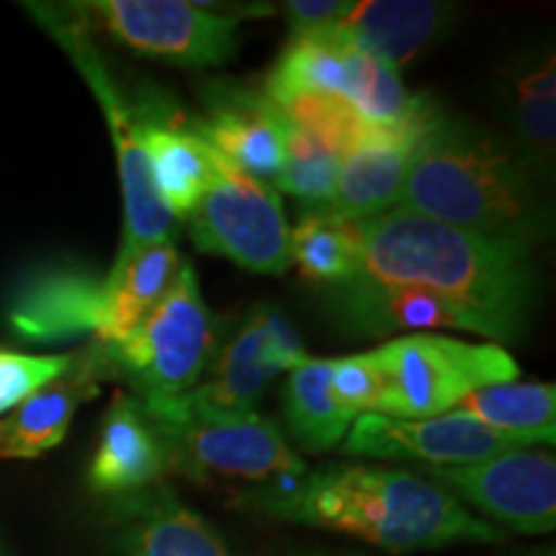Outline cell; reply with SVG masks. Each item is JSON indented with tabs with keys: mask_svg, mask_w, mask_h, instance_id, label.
<instances>
[{
	"mask_svg": "<svg viewBox=\"0 0 556 556\" xmlns=\"http://www.w3.org/2000/svg\"><path fill=\"white\" fill-rule=\"evenodd\" d=\"M368 60L371 54L328 34L289 37V45L268 73L263 93L274 103L307 93L343 96L353 103Z\"/></svg>",
	"mask_w": 556,
	"mask_h": 556,
	"instance_id": "obj_22",
	"label": "cell"
},
{
	"mask_svg": "<svg viewBox=\"0 0 556 556\" xmlns=\"http://www.w3.org/2000/svg\"><path fill=\"white\" fill-rule=\"evenodd\" d=\"M103 348L114 374H124L137 387L139 400L191 392L217 348L214 317L191 263L184 261L168 294L127 338Z\"/></svg>",
	"mask_w": 556,
	"mask_h": 556,
	"instance_id": "obj_7",
	"label": "cell"
},
{
	"mask_svg": "<svg viewBox=\"0 0 556 556\" xmlns=\"http://www.w3.org/2000/svg\"><path fill=\"white\" fill-rule=\"evenodd\" d=\"M278 374L266 353V302L250 307L240 330L208 361L204 377L191 389V400L219 409H255L268 381Z\"/></svg>",
	"mask_w": 556,
	"mask_h": 556,
	"instance_id": "obj_23",
	"label": "cell"
},
{
	"mask_svg": "<svg viewBox=\"0 0 556 556\" xmlns=\"http://www.w3.org/2000/svg\"><path fill=\"white\" fill-rule=\"evenodd\" d=\"M289 258L302 278L338 287L361 270L358 222L332 208H307L289 235Z\"/></svg>",
	"mask_w": 556,
	"mask_h": 556,
	"instance_id": "obj_26",
	"label": "cell"
},
{
	"mask_svg": "<svg viewBox=\"0 0 556 556\" xmlns=\"http://www.w3.org/2000/svg\"><path fill=\"white\" fill-rule=\"evenodd\" d=\"M546 443L539 435L503 433L475 417L451 409L426 420H405L379 413L358 415L340 451L348 456L420 462L428 467H467L486 458Z\"/></svg>",
	"mask_w": 556,
	"mask_h": 556,
	"instance_id": "obj_10",
	"label": "cell"
},
{
	"mask_svg": "<svg viewBox=\"0 0 556 556\" xmlns=\"http://www.w3.org/2000/svg\"><path fill=\"white\" fill-rule=\"evenodd\" d=\"M454 18V5L435 0H361L336 26L317 34L345 41L400 73L446 37Z\"/></svg>",
	"mask_w": 556,
	"mask_h": 556,
	"instance_id": "obj_16",
	"label": "cell"
},
{
	"mask_svg": "<svg viewBox=\"0 0 556 556\" xmlns=\"http://www.w3.org/2000/svg\"><path fill=\"white\" fill-rule=\"evenodd\" d=\"M111 528L119 556H232L208 520L165 482L114 497Z\"/></svg>",
	"mask_w": 556,
	"mask_h": 556,
	"instance_id": "obj_15",
	"label": "cell"
},
{
	"mask_svg": "<svg viewBox=\"0 0 556 556\" xmlns=\"http://www.w3.org/2000/svg\"><path fill=\"white\" fill-rule=\"evenodd\" d=\"M503 433L539 435L546 443L556 438V387L533 381H503L467 394L454 407Z\"/></svg>",
	"mask_w": 556,
	"mask_h": 556,
	"instance_id": "obj_28",
	"label": "cell"
},
{
	"mask_svg": "<svg viewBox=\"0 0 556 556\" xmlns=\"http://www.w3.org/2000/svg\"><path fill=\"white\" fill-rule=\"evenodd\" d=\"M238 503L266 518L345 533L387 552L505 541L497 526L475 516L441 484L366 464H328L253 484Z\"/></svg>",
	"mask_w": 556,
	"mask_h": 556,
	"instance_id": "obj_1",
	"label": "cell"
},
{
	"mask_svg": "<svg viewBox=\"0 0 556 556\" xmlns=\"http://www.w3.org/2000/svg\"><path fill=\"white\" fill-rule=\"evenodd\" d=\"M31 16L58 39V45L67 52L73 65L78 67L83 80L88 83L90 93L99 101L103 122H106L111 144L116 150L119 165V184L124 201V229L119 250H129L144 242L170 238L173 217L160 204L152 189L148 160H144L142 142H139V119L135 103L127 101L124 90L111 78L106 60L99 47L93 45L90 29L75 13L73 5H29Z\"/></svg>",
	"mask_w": 556,
	"mask_h": 556,
	"instance_id": "obj_6",
	"label": "cell"
},
{
	"mask_svg": "<svg viewBox=\"0 0 556 556\" xmlns=\"http://www.w3.org/2000/svg\"><path fill=\"white\" fill-rule=\"evenodd\" d=\"M338 157L283 114V173L276 191L304 201L309 208L330 206L336 193Z\"/></svg>",
	"mask_w": 556,
	"mask_h": 556,
	"instance_id": "obj_29",
	"label": "cell"
},
{
	"mask_svg": "<svg viewBox=\"0 0 556 556\" xmlns=\"http://www.w3.org/2000/svg\"><path fill=\"white\" fill-rule=\"evenodd\" d=\"M332 358H309L291 368L283 384V415L289 433L307 454L340 448L351 430L353 417L338 407L330 394Z\"/></svg>",
	"mask_w": 556,
	"mask_h": 556,
	"instance_id": "obj_25",
	"label": "cell"
},
{
	"mask_svg": "<svg viewBox=\"0 0 556 556\" xmlns=\"http://www.w3.org/2000/svg\"><path fill=\"white\" fill-rule=\"evenodd\" d=\"M289 21V37H307L336 26L345 16L348 0H289L283 3Z\"/></svg>",
	"mask_w": 556,
	"mask_h": 556,
	"instance_id": "obj_32",
	"label": "cell"
},
{
	"mask_svg": "<svg viewBox=\"0 0 556 556\" xmlns=\"http://www.w3.org/2000/svg\"><path fill=\"white\" fill-rule=\"evenodd\" d=\"M184 266L170 238L119 250L103 278V309L96 332L99 343H119L168 294Z\"/></svg>",
	"mask_w": 556,
	"mask_h": 556,
	"instance_id": "obj_20",
	"label": "cell"
},
{
	"mask_svg": "<svg viewBox=\"0 0 556 556\" xmlns=\"http://www.w3.org/2000/svg\"><path fill=\"white\" fill-rule=\"evenodd\" d=\"M430 122L426 127L409 129L405 135L387 139V142L340 157L336 193H332L328 208L340 217L361 222L397 206L409 160H413L417 142L426 135Z\"/></svg>",
	"mask_w": 556,
	"mask_h": 556,
	"instance_id": "obj_21",
	"label": "cell"
},
{
	"mask_svg": "<svg viewBox=\"0 0 556 556\" xmlns=\"http://www.w3.org/2000/svg\"><path fill=\"white\" fill-rule=\"evenodd\" d=\"M361 270L384 283H413L467 312L482 338L516 343L536 304L531 250L484 240L426 214L394 206L358 222Z\"/></svg>",
	"mask_w": 556,
	"mask_h": 556,
	"instance_id": "obj_2",
	"label": "cell"
},
{
	"mask_svg": "<svg viewBox=\"0 0 556 556\" xmlns=\"http://www.w3.org/2000/svg\"><path fill=\"white\" fill-rule=\"evenodd\" d=\"M533 556H554V552H539V554H533Z\"/></svg>",
	"mask_w": 556,
	"mask_h": 556,
	"instance_id": "obj_33",
	"label": "cell"
},
{
	"mask_svg": "<svg viewBox=\"0 0 556 556\" xmlns=\"http://www.w3.org/2000/svg\"><path fill=\"white\" fill-rule=\"evenodd\" d=\"M168 448L137 397L114 392L88 464V484L99 495L122 497L163 482Z\"/></svg>",
	"mask_w": 556,
	"mask_h": 556,
	"instance_id": "obj_17",
	"label": "cell"
},
{
	"mask_svg": "<svg viewBox=\"0 0 556 556\" xmlns=\"http://www.w3.org/2000/svg\"><path fill=\"white\" fill-rule=\"evenodd\" d=\"M505 116L516 131L520 157L546 176L556 155V60L552 50L526 54L507 70Z\"/></svg>",
	"mask_w": 556,
	"mask_h": 556,
	"instance_id": "obj_24",
	"label": "cell"
},
{
	"mask_svg": "<svg viewBox=\"0 0 556 556\" xmlns=\"http://www.w3.org/2000/svg\"><path fill=\"white\" fill-rule=\"evenodd\" d=\"M88 29H101L142 58L178 67H217L238 50L240 18L186 0H88L70 3Z\"/></svg>",
	"mask_w": 556,
	"mask_h": 556,
	"instance_id": "obj_9",
	"label": "cell"
},
{
	"mask_svg": "<svg viewBox=\"0 0 556 556\" xmlns=\"http://www.w3.org/2000/svg\"><path fill=\"white\" fill-rule=\"evenodd\" d=\"M73 361L70 356H31L11 348H0V417L21 405L52 379H58Z\"/></svg>",
	"mask_w": 556,
	"mask_h": 556,
	"instance_id": "obj_31",
	"label": "cell"
},
{
	"mask_svg": "<svg viewBox=\"0 0 556 556\" xmlns=\"http://www.w3.org/2000/svg\"><path fill=\"white\" fill-rule=\"evenodd\" d=\"M278 109L289 116L296 127H302L315 142L323 144L332 157H345L351 152L371 148V144L387 142L405 135L409 129L426 127L441 109H435L433 114L426 119L407 124V127H379V124L368 122L361 111L353 106L351 101L343 96H330V93H307V96H294V99L278 101Z\"/></svg>",
	"mask_w": 556,
	"mask_h": 556,
	"instance_id": "obj_27",
	"label": "cell"
},
{
	"mask_svg": "<svg viewBox=\"0 0 556 556\" xmlns=\"http://www.w3.org/2000/svg\"><path fill=\"white\" fill-rule=\"evenodd\" d=\"M103 278L80 268H50L13 299L9 323L29 343H62L99 332Z\"/></svg>",
	"mask_w": 556,
	"mask_h": 556,
	"instance_id": "obj_18",
	"label": "cell"
},
{
	"mask_svg": "<svg viewBox=\"0 0 556 556\" xmlns=\"http://www.w3.org/2000/svg\"><path fill=\"white\" fill-rule=\"evenodd\" d=\"M536 178L520 152L438 111L409 160L397 206L531 250L552 227Z\"/></svg>",
	"mask_w": 556,
	"mask_h": 556,
	"instance_id": "obj_3",
	"label": "cell"
},
{
	"mask_svg": "<svg viewBox=\"0 0 556 556\" xmlns=\"http://www.w3.org/2000/svg\"><path fill=\"white\" fill-rule=\"evenodd\" d=\"M139 142L152 189L170 217L189 219L214 178V152L191 124L165 116L163 109H137Z\"/></svg>",
	"mask_w": 556,
	"mask_h": 556,
	"instance_id": "obj_19",
	"label": "cell"
},
{
	"mask_svg": "<svg viewBox=\"0 0 556 556\" xmlns=\"http://www.w3.org/2000/svg\"><path fill=\"white\" fill-rule=\"evenodd\" d=\"M330 394L338 402V407L345 409L353 420L358 415L379 413L384 381H381L379 366L371 358V351L348 358H332Z\"/></svg>",
	"mask_w": 556,
	"mask_h": 556,
	"instance_id": "obj_30",
	"label": "cell"
},
{
	"mask_svg": "<svg viewBox=\"0 0 556 556\" xmlns=\"http://www.w3.org/2000/svg\"><path fill=\"white\" fill-rule=\"evenodd\" d=\"M114 377L106 348L96 340L58 379L29 394L0 417V462H31L65 441L70 422L88 400L99 397L101 381Z\"/></svg>",
	"mask_w": 556,
	"mask_h": 556,
	"instance_id": "obj_13",
	"label": "cell"
},
{
	"mask_svg": "<svg viewBox=\"0 0 556 556\" xmlns=\"http://www.w3.org/2000/svg\"><path fill=\"white\" fill-rule=\"evenodd\" d=\"M328 304L345 330L366 338H384L405 330H464L482 336L467 312L413 283H384L356 274L338 287H330Z\"/></svg>",
	"mask_w": 556,
	"mask_h": 556,
	"instance_id": "obj_14",
	"label": "cell"
},
{
	"mask_svg": "<svg viewBox=\"0 0 556 556\" xmlns=\"http://www.w3.org/2000/svg\"><path fill=\"white\" fill-rule=\"evenodd\" d=\"M384 394L379 415L426 420L451 413L475 389L516 381V358L495 343H467L438 332H413L374 348Z\"/></svg>",
	"mask_w": 556,
	"mask_h": 556,
	"instance_id": "obj_5",
	"label": "cell"
},
{
	"mask_svg": "<svg viewBox=\"0 0 556 556\" xmlns=\"http://www.w3.org/2000/svg\"><path fill=\"white\" fill-rule=\"evenodd\" d=\"M428 471L458 503L475 505L513 531L526 536L554 531L556 462L546 451H510L467 467H428Z\"/></svg>",
	"mask_w": 556,
	"mask_h": 556,
	"instance_id": "obj_11",
	"label": "cell"
},
{
	"mask_svg": "<svg viewBox=\"0 0 556 556\" xmlns=\"http://www.w3.org/2000/svg\"><path fill=\"white\" fill-rule=\"evenodd\" d=\"M186 222L201 253L258 274L281 276L291 266V229L278 191L229 165L219 152H214L212 184Z\"/></svg>",
	"mask_w": 556,
	"mask_h": 556,
	"instance_id": "obj_8",
	"label": "cell"
},
{
	"mask_svg": "<svg viewBox=\"0 0 556 556\" xmlns=\"http://www.w3.org/2000/svg\"><path fill=\"white\" fill-rule=\"evenodd\" d=\"M204 119L191 129L229 165L263 184H278L283 173V111L258 90L238 83H208Z\"/></svg>",
	"mask_w": 556,
	"mask_h": 556,
	"instance_id": "obj_12",
	"label": "cell"
},
{
	"mask_svg": "<svg viewBox=\"0 0 556 556\" xmlns=\"http://www.w3.org/2000/svg\"><path fill=\"white\" fill-rule=\"evenodd\" d=\"M139 405L168 448V475L263 484L307 471L287 438L255 409L208 407L189 394L139 400Z\"/></svg>",
	"mask_w": 556,
	"mask_h": 556,
	"instance_id": "obj_4",
	"label": "cell"
}]
</instances>
